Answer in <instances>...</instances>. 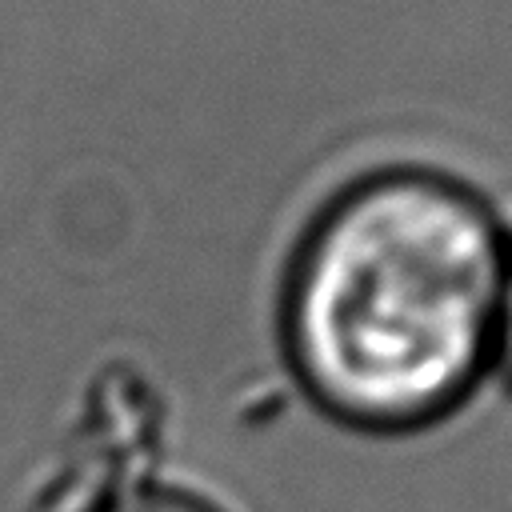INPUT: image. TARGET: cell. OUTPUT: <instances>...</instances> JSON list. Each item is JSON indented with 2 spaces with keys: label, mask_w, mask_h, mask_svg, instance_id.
<instances>
[{
  "label": "cell",
  "mask_w": 512,
  "mask_h": 512,
  "mask_svg": "<svg viewBox=\"0 0 512 512\" xmlns=\"http://www.w3.org/2000/svg\"><path fill=\"white\" fill-rule=\"evenodd\" d=\"M104 512H216V508L196 500V496H184V492H140V496H128Z\"/></svg>",
  "instance_id": "cell-2"
},
{
  "label": "cell",
  "mask_w": 512,
  "mask_h": 512,
  "mask_svg": "<svg viewBox=\"0 0 512 512\" xmlns=\"http://www.w3.org/2000/svg\"><path fill=\"white\" fill-rule=\"evenodd\" d=\"M504 252L492 216L428 172L344 192L288 288V348L308 392L360 428L444 416L496 348Z\"/></svg>",
  "instance_id": "cell-1"
},
{
  "label": "cell",
  "mask_w": 512,
  "mask_h": 512,
  "mask_svg": "<svg viewBox=\"0 0 512 512\" xmlns=\"http://www.w3.org/2000/svg\"><path fill=\"white\" fill-rule=\"evenodd\" d=\"M496 348L512 372V268L504 276V296H500V320H496Z\"/></svg>",
  "instance_id": "cell-3"
}]
</instances>
